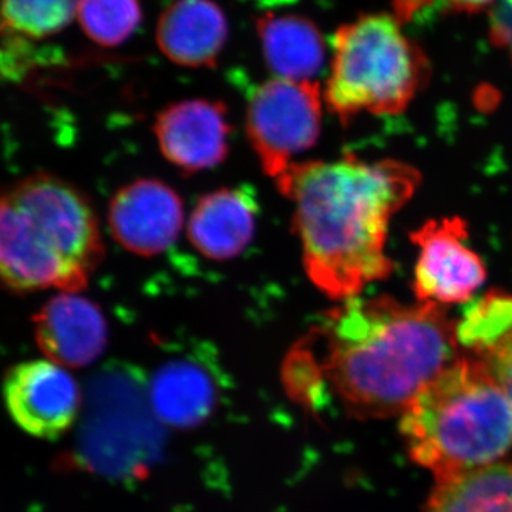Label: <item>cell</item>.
I'll return each instance as SVG.
<instances>
[{
  "label": "cell",
  "instance_id": "2",
  "mask_svg": "<svg viewBox=\"0 0 512 512\" xmlns=\"http://www.w3.org/2000/svg\"><path fill=\"white\" fill-rule=\"evenodd\" d=\"M457 328L439 303L355 296L326 312L311 333L322 343V357L313 352L326 384L346 412L356 419H386L402 416L457 359Z\"/></svg>",
  "mask_w": 512,
  "mask_h": 512
},
{
  "label": "cell",
  "instance_id": "11",
  "mask_svg": "<svg viewBox=\"0 0 512 512\" xmlns=\"http://www.w3.org/2000/svg\"><path fill=\"white\" fill-rule=\"evenodd\" d=\"M37 348L67 369L96 362L109 342V326L99 305L80 292H60L33 316Z\"/></svg>",
  "mask_w": 512,
  "mask_h": 512
},
{
  "label": "cell",
  "instance_id": "7",
  "mask_svg": "<svg viewBox=\"0 0 512 512\" xmlns=\"http://www.w3.org/2000/svg\"><path fill=\"white\" fill-rule=\"evenodd\" d=\"M419 247L414 293L439 305L467 302L487 278L480 256L467 247V222L460 217L427 221L410 234Z\"/></svg>",
  "mask_w": 512,
  "mask_h": 512
},
{
  "label": "cell",
  "instance_id": "20",
  "mask_svg": "<svg viewBox=\"0 0 512 512\" xmlns=\"http://www.w3.org/2000/svg\"><path fill=\"white\" fill-rule=\"evenodd\" d=\"M284 380L296 402L311 410L320 409L328 384L308 339L301 340L286 356Z\"/></svg>",
  "mask_w": 512,
  "mask_h": 512
},
{
  "label": "cell",
  "instance_id": "1",
  "mask_svg": "<svg viewBox=\"0 0 512 512\" xmlns=\"http://www.w3.org/2000/svg\"><path fill=\"white\" fill-rule=\"evenodd\" d=\"M421 183L412 165L360 160L295 163L276 183L293 202V228L312 284L348 301L393 271L386 255L390 220Z\"/></svg>",
  "mask_w": 512,
  "mask_h": 512
},
{
  "label": "cell",
  "instance_id": "13",
  "mask_svg": "<svg viewBox=\"0 0 512 512\" xmlns=\"http://www.w3.org/2000/svg\"><path fill=\"white\" fill-rule=\"evenodd\" d=\"M220 393L214 370L194 355L175 357L158 367L148 392L158 419L184 430L210 419Z\"/></svg>",
  "mask_w": 512,
  "mask_h": 512
},
{
  "label": "cell",
  "instance_id": "3",
  "mask_svg": "<svg viewBox=\"0 0 512 512\" xmlns=\"http://www.w3.org/2000/svg\"><path fill=\"white\" fill-rule=\"evenodd\" d=\"M89 197L53 174L0 190V286L15 293L82 292L103 261Z\"/></svg>",
  "mask_w": 512,
  "mask_h": 512
},
{
  "label": "cell",
  "instance_id": "6",
  "mask_svg": "<svg viewBox=\"0 0 512 512\" xmlns=\"http://www.w3.org/2000/svg\"><path fill=\"white\" fill-rule=\"evenodd\" d=\"M322 124L320 87L313 82L269 80L251 93L247 134L262 170L278 183L293 160L315 146Z\"/></svg>",
  "mask_w": 512,
  "mask_h": 512
},
{
  "label": "cell",
  "instance_id": "12",
  "mask_svg": "<svg viewBox=\"0 0 512 512\" xmlns=\"http://www.w3.org/2000/svg\"><path fill=\"white\" fill-rule=\"evenodd\" d=\"M258 214V201L251 188H221L204 195L195 205L188 221V239L205 258L228 261L251 244Z\"/></svg>",
  "mask_w": 512,
  "mask_h": 512
},
{
  "label": "cell",
  "instance_id": "10",
  "mask_svg": "<svg viewBox=\"0 0 512 512\" xmlns=\"http://www.w3.org/2000/svg\"><path fill=\"white\" fill-rule=\"evenodd\" d=\"M163 156L185 174L200 173L227 158L231 124L221 101L185 100L170 104L154 123Z\"/></svg>",
  "mask_w": 512,
  "mask_h": 512
},
{
  "label": "cell",
  "instance_id": "14",
  "mask_svg": "<svg viewBox=\"0 0 512 512\" xmlns=\"http://www.w3.org/2000/svg\"><path fill=\"white\" fill-rule=\"evenodd\" d=\"M227 39V16L212 0H177L158 20V47L180 66L214 67Z\"/></svg>",
  "mask_w": 512,
  "mask_h": 512
},
{
  "label": "cell",
  "instance_id": "18",
  "mask_svg": "<svg viewBox=\"0 0 512 512\" xmlns=\"http://www.w3.org/2000/svg\"><path fill=\"white\" fill-rule=\"evenodd\" d=\"M82 0H2L3 25L19 33L42 39L66 28L79 12Z\"/></svg>",
  "mask_w": 512,
  "mask_h": 512
},
{
  "label": "cell",
  "instance_id": "8",
  "mask_svg": "<svg viewBox=\"0 0 512 512\" xmlns=\"http://www.w3.org/2000/svg\"><path fill=\"white\" fill-rule=\"evenodd\" d=\"M3 400L10 417L25 433L56 440L79 416L82 393L67 367L49 359L29 360L6 372Z\"/></svg>",
  "mask_w": 512,
  "mask_h": 512
},
{
  "label": "cell",
  "instance_id": "23",
  "mask_svg": "<svg viewBox=\"0 0 512 512\" xmlns=\"http://www.w3.org/2000/svg\"><path fill=\"white\" fill-rule=\"evenodd\" d=\"M0 20H2V18H0Z\"/></svg>",
  "mask_w": 512,
  "mask_h": 512
},
{
  "label": "cell",
  "instance_id": "15",
  "mask_svg": "<svg viewBox=\"0 0 512 512\" xmlns=\"http://www.w3.org/2000/svg\"><path fill=\"white\" fill-rule=\"evenodd\" d=\"M458 342L490 370L512 406V293L491 292L458 322Z\"/></svg>",
  "mask_w": 512,
  "mask_h": 512
},
{
  "label": "cell",
  "instance_id": "22",
  "mask_svg": "<svg viewBox=\"0 0 512 512\" xmlns=\"http://www.w3.org/2000/svg\"><path fill=\"white\" fill-rule=\"evenodd\" d=\"M448 8L458 10V12H478V10L487 8L495 0H443Z\"/></svg>",
  "mask_w": 512,
  "mask_h": 512
},
{
  "label": "cell",
  "instance_id": "9",
  "mask_svg": "<svg viewBox=\"0 0 512 512\" xmlns=\"http://www.w3.org/2000/svg\"><path fill=\"white\" fill-rule=\"evenodd\" d=\"M184 225V204L170 185L144 178L124 185L109 207V227L117 242L141 256L173 247Z\"/></svg>",
  "mask_w": 512,
  "mask_h": 512
},
{
  "label": "cell",
  "instance_id": "19",
  "mask_svg": "<svg viewBox=\"0 0 512 512\" xmlns=\"http://www.w3.org/2000/svg\"><path fill=\"white\" fill-rule=\"evenodd\" d=\"M80 26L100 46L126 42L141 22L138 0H82L77 12Z\"/></svg>",
  "mask_w": 512,
  "mask_h": 512
},
{
  "label": "cell",
  "instance_id": "17",
  "mask_svg": "<svg viewBox=\"0 0 512 512\" xmlns=\"http://www.w3.org/2000/svg\"><path fill=\"white\" fill-rule=\"evenodd\" d=\"M426 512H512V463H494L440 481Z\"/></svg>",
  "mask_w": 512,
  "mask_h": 512
},
{
  "label": "cell",
  "instance_id": "16",
  "mask_svg": "<svg viewBox=\"0 0 512 512\" xmlns=\"http://www.w3.org/2000/svg\"><path fill=\"white\" fill-rule=\"evenodd\" d=\"M256 26L266 64L278 79L311 82L320 72L325 62V45L311 20L292 13H269Z\"/></svg>",
  "mask_w": 512,
  "mask_h": 512
},
{
  "label": "cell",
  "instance_id": "4",
  "mask_svg": "<svg viewBox=\"0 0 512 512\" xmlns=\"http://www.w3.org/2000/svg\"><path fill=\"white\" fill-rule=\"evenodd\" d=\"M414 463L437 483L497 463L512 447V406L476 356H458L402 414Z\"/></svg>",
  "mask_w": 512,
  "mask_h": 512
},
{
  "label": "cell",
  "instance_id": "5",
  "mask_svg": "<svg viewBox=\"0 0 512 512\" xmlns=\"http://www.w3.org/2000/svg\"><path fill=\"white\" fill-rule=\"evenodd\" d=\"M325 99L343 123L357 114L402 113L423 79L424 59L392 16L369 15L333 39Z\"/></svg>",
  "mask_w": 512,
  "mask_h": 512
},
{
  "label": "cell",
  "instance_id": "21",
  "mask_svg": "<svg viewBox=\"0 0 512 512\" xmlns=\"http://www.w3.org/2000/svg\"><path fill=\"white\" fill-rule=\"evenodd\" d=\"M491 40L512 57V0H498L491 13Z\"/></svg>",
  "mask_w": 512,
  "mask_h": 512
}]
</instances>
